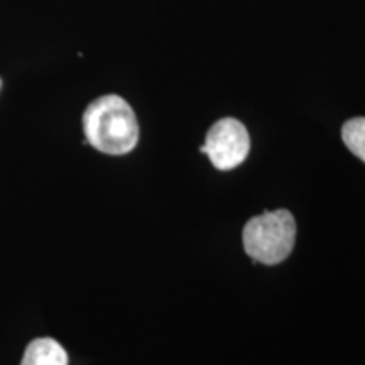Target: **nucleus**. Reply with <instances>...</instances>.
<instances>
[{"label":"nucleus","mask_w":365,"mask_h":365,"mask_svg":"<svg viewBox=\"0 0 365 365\" xmlns=\"http://www.w3.org/2000/svg\"><path fill=\"white\" fill-rule=\"evenodd\" d=\"M83 132L85 144L112 156L130 153L139 143L135 113L118 95H103L86 107Z\"/></svg>","instance_id":"nucleus-1"},{"label":"nucleus","mask_w":365,"mask_h":365,"mask_svg":"<svg viewBox=\"0 0 365 365\" xmlns=\"http://www.w3.org/2000/svg\"><path fill=\"white\" fill-rule=\"evenodd\" d=\"M242 240L254 262L274 266L293 252L296 222L287 210L266 212L245 223Z\"/></svg>","instance_id":"nucleus-2"},{"label":"nucleus","mask_w":365,"mask_h":365,"mask_svg":"<svg viewBox=\"0 0 365 365\" xmlns=\"http://www.w3.org/2000/svg\"><path fill=\"white\" fill-rule=\"evenodd\" d=\"M200 150L207 154L217 170L230 171L240 166L249 156V132L237 118H222L208 130L207 139Z\"/></svg>","instance_id":"nucleus-3"},{"label":"nucleus","mask_w":365,"mask_h":365,"mask_svg":"<svg viewBox=\"0 0 365 365\" xmlns=\"http://www.w3.org/2000/svg\"><path fill=\"white\" fill-rule=\"evenodd\" d=\"M21 365H68V354L56 340L38 339L27 345Z\"/></svg>","instance_id":"nucleus-4"},{"label":"nucleus","mask_w":365,"mask_h":365,"mask_svg":"<svg viewBox=\"0 0 365 365\" xmlns=\"http://www.w3.org/2000/svg\"><path fill=\"white\" fill-rule=\"evenodd\" d=\"M341 139L360 161L365 163V117L350 118L341 129Z\"/></svg>","instance_id":"nucleus-5"},{"label":"nucleus","mask_w":365,"mask_h":365,"mask_svg":"<svg viewBox=\"0 0 365 365\" xmlns=\"http://www.w3.org/2000/svg\"><path fill=\"white\" fill-rule=\"evenodd\" d=\"M0 85H2V81H0Z\"/></svg>","instance_id":"nucleus-6"}]
</instances>
